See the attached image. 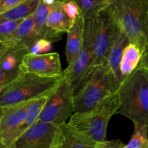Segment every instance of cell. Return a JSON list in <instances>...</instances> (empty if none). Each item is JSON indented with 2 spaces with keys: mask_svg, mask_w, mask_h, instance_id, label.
Returning <instances> with one entry per match:
<instances>
[{
  "mask_svg": "<svg viewBox=\"0 0 148 148\" xmlns=\"http://www.w3.org/2000/svg\"><path fill=\"white\" fill-rule=\"evenodd\" d=\"M106 7L130 43L148 50V0H108Z\"/></svg>",
  "mask_w": 148,
  "mask_h": 148,
  "instance_id": "cell-1",
  "label": "cell"
},
{
  "mask_svg": "<svg viewBox=\"0 0 148 148\" xmlns=\"http://www.w3.org/2000/svg\"><path fill=\"white\" fill-rule=\"evenodd\" d=\"M117 114L148 126V69L140 62L118 90Z\"/></svg>",
  "mask_w": 148,
  "mask_h": 148,
  "instance_id": "cell-2",
  "label": "cell"
},
{
  "mask_svg": "<svg viewBox=\"0 0 148 148\" xmlns=\"http://www.w3.org/2000/svg\"><path fill=\"white\" fill-rule=\"evenodd\" d=\"M119 108L118 91L100 101L90 109L82 113H74L69 124L78 132L95 143L106 140L108 122Z\"/></svg>",
  "mask_w": 148,
  "mask_h": 148,
  "instance_id": "cell-3",
  "label": "cell"
},
{
  "mask_svg": "<svg viewBox=\"0 0 148 148\" xmlns=\"http://www.w3.org/2000/svg\"><path fill=\"white\" fill-rule=\"evenodd\" d=\"M119 88L106 63L94 68L75 94V113L90 109L103 99L116 93Z\"/></svg>",
  "mask_w": 148,
  "mask_h": 148,
  "instance_id": "cell-4",
  "label": "cell"
},
{
  "mask_svg": "<svg viewBox=\"0 0 148 148\" xmlns=\"http://www.w3.org/2000/svg\"><path fill=\"white\" fill-rule=\"evenodd\" d=\"M88 19L92 25V58L80 87L94 68L106 63L110 50L121 31L116 20L106 7L100 9Z\"/></svg>",
  "mask_w": 148,
  "mask_h": 148,
  "instance_id": "cell-5",
  "label": "cell"
},
{
  "mask_svg": "<svg viewBox=\"0 0 148 148\" xmlns=\"http://www.w3.org/2000/svg\"><path fill=\"white\" fill-rule=\"evenodd\" d=\"M61 77H43L23 72L0 93V107L27 102L46 95L56 86Z\"/></svg>",
  "mask_w": 148,
  "mask_h": 148,
  "instance_id": "cell-6",
  "label": "cell"
},
{
  "mask_svg": "<svg viewBox=\"0 0 148 148\" xmlns=\"http://www.w3.org/2000/svg\"><path fill=\"white\" fill-rule=\"evenodd\" d=\"M74 96L75 92L70 82L62 75L49 93L38 121L56 125L66 122L75 113Z\"/></svg>",
  "mask_w": 148,
  "mask_h": 148,
  "instance_id": "cell-7",
  "label": "cell"
},
{
  "mask_svg": "<svg viewBox=\"0 0 148 148\" xmlns=\"http://www.w3.org/2000/svg\"><path fill=\"white\" fill-rule=\"evenodd\" d=\"M92 37L91 20L90 19H85L84 40L80 52L72 66L66 68L62 74L70 82L75 92H77L79 90L90 66L92 58Z\"/></svg>",
  "mask_w": 148,
  "mask_h": 148,
  "instance_id": "cell-8",
  "label": "cell"
},
{
  "mask_svg": "<svg viewBox=\"0 0 148 148\" xmlns=\"http://www.w3.org/2000/svg\"><path fill=\"white\" fill-rule=\"evenodd\" d=\"M21 69L43 77H61L63 74L59 54L56 52L40 54L29 52L23 56Z\"/></svg>",
  "mask_w": 148,
  "mask_h": 148,
  "instance_id": "cell-9",
  "label": "cell"
},
{
  "mask_svg": "<svg viewBox=\"0 0 148 148\" xmlns=\"http://www.w3.org/2000/svg\"><path fill=\"white\" fill-rule=\"evenodd\" d=\"M58 125L38 121L13 143L12 148H51Z\"/></svg>",
  "mask_w": 148,
  "mask_h": 148,
  "instance_id": "cell-10",
  "label": "cell"
},
{
  "mask_svg": "<svg viewBox=\"0 0 148 148\" xmlns=\"http://www.w3.org/2000/svg\"><path fill=\"white\" fill-rule=\"evenodd\" d=\"M30 50L24 44L10 46L0 56V93L22 73L23 58Z\"/></svg>",
  "mask_w": 148,
  "mask_h": 148,
  "instance_id": "cell-11",
  "label": "cell"
},
{
  "mask_svg": "<svg viewBox=\"0 0 148 148\" xmlns=\"http://www.w3.org/2000/svg\"><path fill=\"white\" fill-rule=\"evenodd\" d=\"M30 101L4 107L0 119V138L7 145L12 147L18 137V132L24 121L26 110Z\"/></svg>",
  "mask_w": 148,
  "mask_h": 148,
  "instance_id": "cell-12",
  "label": "cell"
},
{
  "mask_svg": "<svg viewBox=\"0 0 148 148\" xmlns=\"http://www.w3.org/2000/svg\"><path fill=\"white\" fill-rule=\"evenodd\" d=\"M52 6V5H51ZM51 6L47 5L40 0L38 7L33 13L35 25L32 33L29 37L22 42L30 50L33 44L40 39H46L51 42H55L62 38L63 33L49 28L48 26V17Z\"/></svg>",
  "mask_w": 148,
  "mask_h": 148,
  "instance_id": "cell-13",
  "label": "cell"
},
{
  "mask_svg": "<svg viewBox=\"0 0 148 148\" xmlns=\"http://www.w3.org/2000/svg\"><path fill=\"white\" fill-rule=\"evenodd\" d=\"M97 143L78 132L69 123L58 125L53 145L56 148H95Z\"/></svg>",
  "mask_w": 148,
  "mask_h": 148,
  "instance_id": "cell-14",
  "label": "cell"
},
{
  "mask_svg": "<svg viewBox=\"0 0 148 148\" xmlns=\"http://www.w3.org/2000/svg\"><path fill=\"white\" fill-rule=\"evenodd\" d=\"M85 25V19L80 14L67 32V40L65 49L68 62L67 67L72 66L82 49L84 40Z\"/></svg>",
  "mask_w": 148,
  "mask_h": 148,
  "instance_id": "cell-15",
  "label": "cell"
},
{
  "mask_svg": "<svg viewBox=\"0 0 148 148\" xmlns=\"http://www.w3.org/2000/svg\"><path fill=\"white\" fill-rule=\"evenodd\" d=\"M128 38L121 30L119 34L114 41L107 58L106 64L110 71L114 75L119 87L122 83L124 78L120 72V65L122 59L123 52L126 46L130 43Z\"/></svg>",
  "mask_w": 148,
  "mask_h": 148,
  "instance_id": "cell-16",
  "label": "cell"
},
{
  "mask_svg": "<svg viewBox=\"0 0 148 148\" xmlns=\"http://www.w3.org/2000/svg\"><path fill=\"white\" fill-rule=\"evenodd\" d=\"M64 1L57 0L51 6L48 17L49 28L59 33H66L73 24L64 9Z\"/></svg>",
  "mask_w": 148,
  "mask_h": 148,
  "instance_id": "cell-17",
  "label": "cell"
},
{
  "mask_svg": "<svg viewBox=\"0 0 148 148\" xmlns=\"http://www.w3.org/2000/svg\"><path fill=\"white\" fill-rule=\"evenodd\" d=\"M143 52L137 45L130 43L123 52L120 72L124 79L129 76L141 62Z\"/></svg>",
  "mask_w": 148,
  "mask_h": 148,
  "instance_id": "cell-18",
  "label": "cell"
},
{
  "mask_svg": "<svg viewBox=\"0 0 148 148\" xmlns=\"http://www.w3.org/2000/svg\"><path fill=\"white\" fill-rule=\"evenodd\" d=\"M51 92V91L48 92L46 95H42V96L39 97V98H35V99L30 101V103H29L28 106H27V110H26V114L24 121H23V124H22L21 127H20V130H19L17 138L25 131H26L29 127H30L35 123L37 122L38 120L39 116H40V113H41L42 110H43V107H44L45 104H46V101H47L48 97H49V93Z\"/></svg>",
  "mask_w": 148,
  "mask_h": 148,
  "instance_id": "cell-19",
  "label": "cell"
},
{
  "mask_svg": "<svg viewBox=\"0 0 148 148\" xmlns=\"http://www.w3.org/2000/svg\"><path fill=\"white\" fill-rule=\"evenodd\" d=\"M34 25V16L33 13L20 22L15 30L6 40L5 44L10 47L21 43L23 40L30 36L33 32Z\"/></svg>",
  "mask_w": 148,
  "mask_h": 148,
  "instance_id": "cell-20",
  "label": "cell"
},
{
  "mask_svg": "<svg viewBox=\"0 0 148 148\" xmlns=\"http://www.w3.org/2000/svg\"><path fill=\"white\" fill-rule=\"evenodd\" d=\"M40 0H27L4 13L1 16L11 20H23L34 13Z\"/></svg>",
  "mask_w": 148,
  "mask_h": 148,
  "instance_id": "cell-21",
  "label": "cell"
},
{
  "mask_svg": "<svg viewBox=\"0 0 148 148\" xmlns=\"http://www.w3.org/2000/svg\"><path fill=\"white\" fill-rule=\"evenodd\" d=\"M134 123V132L125 148H148V126L140 122Z\"/></svg>",
  "mask_w": 148,
  "mask_h": 148,
  "instance_id": "cell-22",
  "label": "cell"
},
{
  "mask_svg": "<svg viewBox=\"0 0 148 148\" xmlns=\"http://www.w3.org/2000/svg\"><path fill=\"white\" fill-rule=\"evenodd\" d=\"M62 1L67 0H61ZM75 1L80 9L81 14L88 19L92 14L104 7L108 0H72Z\"/></svg>",
  "mask_w": 148,
  "mask_h": 148,
  "instance_id": "cell-23",
  "label": "cell"
},
{
  "mask_svg": "<svg viewBox=\"0 0 148 148\" xmlns=\"http://www.w3.org/2000/svg\"><path fill=\"white\" fill-rule=\"evenodd\" d=\"M22 20H11L0 14V41L5 43L6 40L15 30Z\"/></svg>",
  "mask_w": 148,
  "mask_h": 148,
  "instance_id": "cell-24",
  "label": "cell"
},
{
  "mask_svg": "<svg viewBox=\"0 0 148 148\" xmlns=\"http://www.w3.org/2000/svg\"><path fill=\"white\" fill-rule=\"evenodd\" d=\"M63 6L66 14L73 23L75 20L77 18L78 16L81 14L79 6L75 1H72V0H67V1H64Z\"/></svg>",
  "mask_w": 148,
  "mask_h": 148,
  "instance_id": "cell-25",
  "label": "cell"
},
{
  "mask_svg": "<svg viewBox=\"0 0 148 148\" xmlns=\"http://www.w3.org/2000/svg\"><path fill=\"white\" fill-rule=\"evenodd\" d=\"M51 43L46 39H40L37 40L30 49V52L36 54H40L44 52H47L52 49Z\"/></svg>",
  "mask_w": 148,
  "mask_h": 148,
  "instance_id": "cell-26",
  "label": "cell"
},
{
  "mask_svg": "<svg viewBox=\"0 0 148 148\" xmlns=\"http://www.w3.org/2000/svg\"><path fill=\"white\" fill-rule=\"evenodd\" d=\"M27 0H0V13H4Z\"/></svg>",
  "mask_w": 148,
  "mask_h": 148,
  "instance_id": "cell-27",
  "label": "cell"
},
{
  "mask_svg": "<svg viewBox=\"0 0 148 148\" xmlns=\"http://www.w3.org/2000/svg\"><path fill=\"white\" fill-rule=\"evenodd\" d=\"M95 148H125V145L123 144L120 140L103 141L98 143Z\"/></svg>",
  "mask_w": 148,
  "mask_h": 148,
  "instance_id": "cell-28",
  "label": "cell"
},
{
  "mask_svg": "<svg viewBox=\"0 0 148 148\" xmlns=\"http://www.w3.org/2000/svg\"><path fill=\"white\" fill-rule=\"evenodd\" d=\"M140 62L148 69V50L143 54L141 62Z\"/></svg>",
  "mask_w": 148,
  "mask_h": 148,
  "instance_id": "cell-29",
  "label": "cell"
},
{
  "mask_svg": "<svg viewBox=\"0 0 148 148\" xmlns=\"http://www.w3.org/2000/svg\"><path fill=\"white\" fill-rule=\"evenodd\" d=\"M8 48L9 46H7L5 43L0 41V56H1V55L2 54V53H4V52L8 49Z\"/></svg>",
  "mask_w": 148,
  "mask_h": 148,
  "instance_id": "cell-30",
  "label": "cell"
},
{
  "mask_svg": "<svg viewBox=\"0 0 148 148\" xmlns=\"http://www.w3.org/2000/svg\"><path fill=\"white\" fill-rule=\"evenodd\" d=\"M42 1H43L45 4H47V5L51 6L53 5L57 0H42Z\"/></svg>",
  "mask_w": 148,
  "mask_h": 148,
  "instance_id": "cell-31",
  "label": "cell"
},
{
  "mask_svg": "<svg viewBox=\"0 0 148 148\" xmlns=\"http://www.w3.org/2000/svg\"><path fill=\"white\" fill-rule=\"evenodd\" d=\"M0 148H12V147L7 145V144H5V143L1 140V138H0Z\"/></svg>",
  "mask_w": 148,
  "mask_h": 148,
  "instance_id": "cell-32",
  "label": "cell"
},
{
  "mask_svg": "<svg viewBox=\"0 0 148 148\" xmlns=\"http://www.w3.org/2000/svg\"><path fill=\"white\" fill-rule=\"evenodd\" d=\"M3 111H4V108L3 107H0V119H1V117L3 114Z\"/></svg>",
  "mask_w": 148,
  "mask_h": 148,
  "instance_id": "cell-33",
  "label": "cell"
},
{
  "mask_svg": "<svg viewBox=\"0 0 148 148\" xmlns=\"http://www.w3.org/2000/svg\"><path fill=\"white\" fill-rule=\"evenodd\" d=\"M51 148H56V147H55V146L53 145V146H52V147H51Z\"/></svg>",
  "mask_w": 148,
  "mask_h": 148,
  "instance_id": "cell-34",
  "label": "cell"
}]
</instances>
